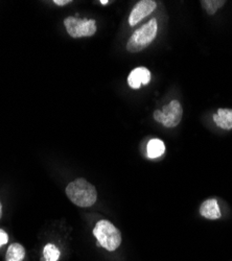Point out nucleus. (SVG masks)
<instances>
[{
  "label": "nucleus",
  "mask_w": 232,
  "mask_h": 261,
  "mask_svg": "<svg viewBox=\"0 0 232 261\" xmlns=\"http://www.w3.org/2000/svg\"><path fill=\"white\" fill-rule=\"evenodd\" d=\"M25 257V250L20 244H12L6 255V261H22Z\"/></svg>",
  "instance_id": "nucleus-11"
},
{
  "label": "nucleus",
  "mask_w": 232,
  "mask_h": 261,
  "mask_svg": "<svg viewBox=\"0 0 232 261\" xmlns=\"http://www.w3.org/2000/svg\"><path fill=\"white\" fill-rule=\"evenodd\" d=\"M60 258V250L53 244L45 246L43 250V260L44 261H58Z\"/></svg>",
  "instance_id": "nucleus-12"
},
{
  "label": "nucleus",
  "mask_w": 232,
  "mask_h": 261,
  "mask_svg": "<svg viewBox=\"0 0 232 261\" xmlns=\"http://www.w3.org/2000/svg\"><path fill=\"white\" fill-rule=\"evenodd\" d=\"M66 195L68 199L79 207H90L97 199L95 187L85 179L80 178L70 182L66 187Z\"/></svg>",
  "instance_id": "nucleus-1"
},
{
  "label": "nucleus",
  "mask_w": 232,
  "mask_h": 261,
  "mask_svg": "<svg viewBox=\"0 0 232 261\" xmlns=\"http://www.w3.org/2000/svg\"><path fill=\"white\" fill-rule=\"evenodd\" d=\"M3 216V205H2V202H0V219H2Z\"/></svg>",
  "instance_id": "nucleus-16"
},
{
  "label": "nucleus",
  "mask_w": 232,
  "mask_h": 261,
  "mask_svg": "<svg viewBox=\"0 0 232 261\" xmlns=\"http://www.w3.org/2000/svg\"><path fill=\"white\" fill-rule=\"evenodd\" d=\"M93 234L97 239L98 245L109 252L117 250L121 244L119 230L109 221H99L93 229Z\"/></svg>",
  "instance_id": "nucleus-2"
},
{
  "label": "nucleus",
  "mask_w": 232,
  "mask_h": 261,
  "mask_svg": "<svg viewBox=\"0 0 232 261\" xmlns=\"http://www.w3.org/2000/svg\"><path fill=\"white\" fill-rule=\"evenodd\" d=\"M158 31L156 19L150 20L140 29L136 30L126 43V49L130 53H138L144 49L155 39Z\"/></svg>",
  "instance_id": "nucleus-3"
},
{
  "label": "nucleus",
  "mask_w": 232,
  "mask_h": 261,
  "mask_svg": "<svg viewBox=\"0 0 232 261\" xmlns=\"http://www.w3.org/2000/svg\"><path fill=\"white\" fill-rule=\"evenodd\" d=\"M57 6H60V7H63V6H66L68 4L71 3V0H55L54 2Z\"/></svg>",
  "instance_id": "nucleus-15"
},
{
  "label": "nucleus",
  "mask_w": 232,
  "mask_h": 261,
  "mask_svg": "<svg viewBox=\"0 0 232 261\" xmlns=\"http://www.w3.org/2000/svg\"><path fill=\"white\" fill-rule=\"evenodd\" d=\"M8 242H9V236L7 232L4 231L3 229H0V247L7 245Z\"/></svg>",
  "instance_id": "nucleus-14"
},
{
  "label": "nucleus",
  "mask_w": 232,
  "mask_h": 261,
  "mask_svg": "<svg viewBox=\"0 0 232 261\" xmlns=\"http://www.w3.org/2000/svg\"><path fill=\"white\" fill-rule=\"evenodd\" d=\"M157 8V4L153 0H141L137 3L136 6L131 11L129 17V23L131 27L136 25L138 22L153 13V11Z\"/></svg>",
  "instance_id": "nucleus-6"
},
{
  "label": "nucleus",
  "mask_w": 232,
  "mask_h": 261,
  "mask_svg": "<svg viewBox=\"0 0 232 261\" xmlns=\"http://www.w3.org/2000/svg\"><path fill=\"white\" fill-rule=\"evenodd\" d=\"M64 25L72 38L91 37L96 32L95 20L93 19H78L70 16L64 20Z\"/></svg>",
  "instance_id": "nucleus-5"
},
{
  "label": "nucleus",
  "mask_w": 232,
  "mask_h": 261,
  "mask_svg": "<svg viewBox=\"0 0 232 261\" xmlns=\"http://www.w3.org/2000/svg\"><path fill=\"white\" fill-rule=\"evenodd\" d=\"M201 4L209 15H214L225 5V2H223V0H202Z\"/></svg>",
  "instance_id": "nucleus-13"
},
{
  "label": "nucleus",
  "mask_w": 232,
  "mask_h": 261,
  "mask_svg": "<svg viewBox=\"0 0 232 261\" xmlns=\"http://www.w3.org/2000/svg\"><path fill=\"white\" fill-rule=\"evenodd\" d=\"M200 214L207 220H219L221 217V211L218 201L216 199L204 201L200 207Z\"/></svg>",
  "instance_id": "nucleus-8"
},
{
  "label": "nucleus",
  "mask_w": 232,
  "mask_h": 261,
  "mask_svg": "<svg viewBox=\"0 0 232 261\" xmlns=\"http://www.w3.org/2000/svg\"><path fill=\"white\" fill-rule=\"evenodd\" d=\"M182 115L181 103L178 100H173L164 106L162 110H156L154 112V119L162 123L165 127H175L180 123Z\"/></svg>",
  "instance_id": "nucleus-4"
},
{
  "label": "nucleus",
  "mask_w": 232,
  "mask_h": 261,
  "mask_svg": "<svg viewBox=\"0 0 232 261\" xmlns=\"http://www.w3.org/2000/svg\"><path fill=\"white\" fill-rule=\"evenodd\" d=\"M215 123L224 129L232 128V110L231 109H219L214 114Z\"/></svg>",
  "instance_id": "nucleus-9"
},
{
  "label": "nucleus",
  "mask_w": 232,
  "mask_h": 261,
  "mask_svg": "<svg viewBox=\"0 0 232 261\" xmlns=\"http://www.w3.org/2000/svg\"><path fill=\"white\" fill-rule=\"evenodd\" d=\"M147 157L151 159H156L161 157L165 151V145L160 139H152L147 143Z\"/></svg>",
  "instance_id": "nucleus-10"
},
{
  "label": "nucleus",
  "mask_w": 232,
  "mask_h": 261,
  "mask_svg": "<svg viewBox=\"0 0 232 261\" xmlns=\"http://www.w3.org/2000/svg\"><path fill=\"white\" fill-rule=\"evenodd\" d=\"M100 4L101 5H108L109 2H108V0H100Z\"/></svg>",
  "instance_id": "nucleus-17"
},
{
  "label": "nucleus",
  "mask_w": 232,
  "mask_h": 261,
  "mask_svg": "<svg viewBox=\"0 0 232 261\" xmlns=\"http://www.w3.org/2000/svg\"><path fill=\"white\" fill-rule=\"evenodd\" d=\"M151 81V72L145 67H138L131 71L128 84L132 89H139L141 85H147Z\"/></svg>",
  "instance_id": "nucleus-7"
}]
</instances>
